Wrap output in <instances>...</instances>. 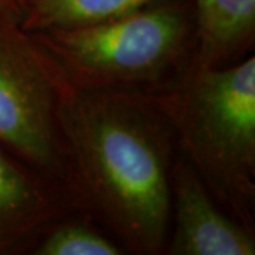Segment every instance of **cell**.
Instances as JSON below:
<instances>
[{
  "label": "cell",
  "instance_id": "1",
  "mask_svg": "<svg viewBox=\"0 0 255 255\" xmlns=\"http://www.w3.org/2000/svg\"><path fill=\"white\" fill-rule=\"evenodd\" d=\"M58 118L70 186L129 250L163 253L177 142L152 94L73 87Z\"/></svg>",
  "mask_w": 255,
  "mask_h": 255
},
{
  "label": "cell",
  "instance_id": "2",
  "mask_svg": "<svg viewBox=\"0 0 255 255\" xmlns=\"http://www.w3.org/2000/svg\"><path fill=\"white\" fill-rule=\"evenodd\" d=\"M182 156L228 216L254 233L255 58L223 68L194 64L152 94Z\"/></svg>",
  "mask_w": 255,
  "mask_h": 255
},
{
  "label": "cell",
  "instance_id": "3",
  "mask_svg": "<svg viewBox=\"0 0 255 255\" xmlns=\"http://www.w3.org/2000/svg\"><path fill=\"white\" fill-rule=\"evenodd\" d=\"M77 90L155 94L194 54L193 1L157 0L92 26L30 33Z\"/></svg>",
  "mask_w": 255,
  "mask_h": 255
},
{
  "label": "cell",
  "instance_id": "4",
  "mask_svg": "<svg viewBox=\"0 0 255 255\" xmlns=\"http://www.w3.org/2000/svg\"><path fill=\"white\" fill-rule=\"evenodd\" d=\"M71 88L34 37L0 11V146L54 184H70L58 114Z\"/></svg>",
  "mask_w": 255,
  "mask_h": 255
},
{
  "label": "cell",
  "instance_id": "5",
  "mask_svg": "<svg viewBox=\"0 0 255 255\" xmlns=\"http://www.w3.org/2000/svg\"><path fill=\"white\" fill-rule=\"evenodd\" d=\"M172 255H254V233L216 204L190 163L179 157L172 172Z\"/></svg>",
  "mask_w": 255,
  "mask_h": 255
},
{
  "label": "cell",
  "instance_id": "6",
  "mask_svg": "<svg viewBox=\"0 0 255 255\" xmlns=\"http://www.w3.org/2000/svg\"><path fill=\"white\" fill-rule=\"evenodd\" d=\"M54 186L0 146V254L21 248L63 213Z\"/></svg>",
  "mask_w": 255,
  "mask_h": 255
},
{
  "label": "cell",
  "instance_id": "7",
  "mask_svg": "<svg viewBox=\"0 0 255 255\" xmlns=\"http://www.w3.org/2000/svg\"><path fill=\"white\" fill-rule=\"evenodd\" d=\"M194 54L199 68L238 63L255 38V0H193Z\"/></svg>",
  "mask_w": 255,
  "mask_h": 255
},
{
  "label": "cell",
  "instance_id": "8",
  "mask_svg": "<svg viewBox=\"0 0 255 255\" xmlns=\"http://www.w3.org/2000/svg\"><path fill=\"white\" fill-rule=\"evenodd\" d=\"M157 0H20L18 24L28 33L92 26Z\"/></svg>",
  "mask_w": 255,
  "mask_h": 255
},
{
  "label": "cell",
  "instance_id": "9",
  "mask_svg": "<svg viewBox=\"0 0 255 255\" xmlns=\"http://www.w3.org/2000/svg\"><path fill=\"white\" fill-rule=\"evenodd\" d=\"M36 255H119L121 248L80 221L57 226L33 250Z\"/></svg>",
  "mask_w": 255,
  "mask_h": 255
},
{
  "label": "cell",
  "instance_id": "10",
  "mask_svg": "<svg viewBox=\"0 0 255 255\" xmlns=\"http://www.w3.org/2000/svg\"><path fill=\"white\" fill-rule=\"evenodd\" d=\"M0 11L6 13L18 21L20 13V0H0Z\"/></svg>",
  "mask_w": 255,
  "mask_h": 255
}]
</instances>
